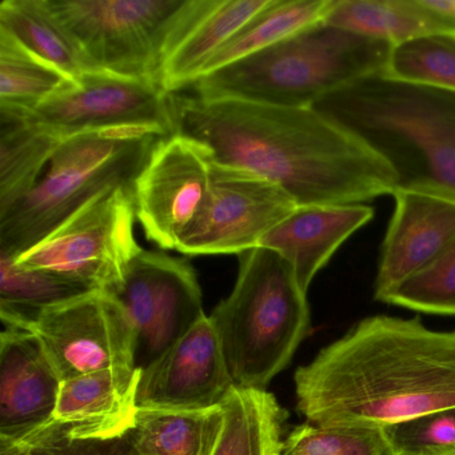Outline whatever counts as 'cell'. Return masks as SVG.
Instances as JSON below:
<instances>
[{
  "label": "cell",
  "mask_w": 455,
  "mask_h": 455,
  "mask_svg": "<svg viewBox=\"0 0 455 455\" xmlns=\"http://www.w3.org/2000/svg\"><path fill=\"white\" fill-rule=\"evenodd\" d=\"M283 455H390L383 428L303 423L284 439Z\"/></svg>",
  "instance_id": "obj_30"
},
{
  "label": "cell",
  "mask_w": 455,
  "mask_h": 455,
  "mask_svg": "<svg viewBox=\"0 0 455 455\" xmlns=\"http://www.w3.org/2000/svg\"><path fill=\"white\" fill-rule=\"evenodd\" d=\"M170 92L143 79L90 71L30 113V124L60 140L121 127H151L174 135Z\"/></svg>",
  "instance_id": "obj_12"
},
{
  "label": "cell",
  "mask_w": 455,
  "mask_h": 455,
  "mask_svg": "<svg viewBox=\"0 0 455 455\" xmlns=\"http://www.w3.org/2000/svg\"><path fill=\"white\" fill-rule=\"evenodd\" d=\"M223 423L222 407L138 409L129 431L138 455H212Z\"/></svg>",
  "instance_id": "obj_23"
},
{
  "label": "cell",
  "mask_w": 455,
  "mask_h": 455,
  "mask_svg": "<svg viewBox=\"0 0 455 455\" xmlns=\"http://www.w3.org/2000/svg\"><path fill=\"white\" fill-rule=\"evenodd\" d=\"M271 0H209L190 30L166 60L162 86L170 94L193 86L207 63Z\"/></svg>",
  "instance_id": "obj_19"
},
{
  "label": "cell",
  "mask_w": 455,
  "mask_h": 455,
  "mask_svg": "<svg viewBox=\"0 0 455 455\" xmlns=\"http://www.w3.org/2000/svg\"><path fill=\"white\" fill-rule=\"evenodd\" d=\"M87 73L162 84L167 58L209 0H46ZM164 87V86H162Z\"/></svg>",
  "instance_id": "obj_7"
},
{
  "label": "cell",
  "mask_w": 455,
  "mask_h": 455,
  "mask_svg": "<svg viewBox=\"0 0 455 455\" xmlns=\"http://www.w3.org/2000/svg\"><path fill=\"white\" fill-rule=\"evenodd\" d=\"M323 22L393 46L431 34H454L422 0H334Z\"/></svg>",
  "instance_id": "obj_21"
},
{
  "label": "cell",
  "mask_w": 455,
  "mask_h": 455,
  "mask_svg": "<svg viewBox=\"0 0 455 455\" xmlns=\"http://www.w3.org/2000/svg\"><path fill=\"white\" fill-rule=\"evenodd\" d=\"M234 386L217 330L210 316H204L142 370L138 409H212Z\"/></svg>",
  "instance_id": "obj_15"
},
{
  "label": "cell",
  "mask_w": 455,
  "mask_h": 455,
  "mask_svg": "<svg viewBox=\"0 0 455 455\" xmlns=\"http://www.w3.org/2000/svg\"><path fill=\"white\" fill-rule=\"evenodd\" d=\"M395 210L380 251L375 299L433 263L455 241V199L396 191Z\"/></svg>",
  "instance_id": "obj_16"
},
{
  "label": "cell",
  "mask_w": 455,
  "mask_h": 455,
  "mask_svg": "<svg viewBox=\"0 0 455 455\" xmlns=\"http://www.w3.org/2000/svg\"><path fill=\"white\" fill-rule=\"evenodd\" d=\"M20 329L38 338L62 382L135 366L137 330L110 292L95 290L55 303Z\"/></svg>",
  "instance_id": "obj_9"
},
{
  "label": "cell",
  "mask_w": 455,
  "mask_h": 455,
  "mask_svg": "<svg viewBox=\"0 0 455 455\" xmlns=\"http://www.w3.org/2000/svg\"><path fill=\"white\" fill-rule=\"evenodd\" d=\"M170 103L174 134L275 183L298 207L362 204L395 190L385 162L314 108L175 94Z\"/></svg>",
  "instance_id": "obj_1"
},
{
  "label": "cell",
  "mask_w": 455,
  "mask_h": 455,
  "mask_svg": "<svg viewBox=\"0 0 455 455\" xmlns=\"http://www.w3.org/2000/svg\"><path fill=\"white\" fill-rule=\"evenodd\" d=\"M212 156L201 143L174 134L164 138L134 183L135 212L148 241L177 250L204 206Z\"/></svg>",
  "instance_id": "obj_13"
},
{
  "label": "cell",
  "mask_w": 455,
  "mask_h": 455,
  "mask_svg": "<svg viewBox=\"0 0 455 455\" xmlns=\"http://www.w3.org/2000/svg\"><path fill=\"white\" fill-rule=\"evenodd\" d=\"M0 30L76 82L87 73L78 47L50 12L46 0H4Z\"/></svg>",
  "instance_id": "obj_25"
},
{
  "label": "cell",
  "mask_w": 455,
  "mask_h": 455,
  "mask_svg": "<svg viewBox=\"0 0 455 455\" xmlns=\"http://www.w3.org/2000/svg\"><path fill=\"white\" fill-rule=\"evenodd\" d=\"M81 284L0 254V316L4 326L25 327L44 308L89 292Z\"/></svg>",
  "instance_id": "obj_27"
},
{
  "label": "cell",
  "mask_w": 455,
  "mask_h": 455,
  "mask_svg": "<svg viewBox=\"0 0 455 455\" xmlns=\"http://www.w3.org/2000/svg\"><path fill=\"white\" fill-rule=\"evenodd\" d=\"M423 4L442 18L455 34V0H422Z\"/></svg>",
  "instance_id": "obj_33"
},
{
  "label": "cell",
  "mask_w": 455,
  "mask_h": 455,
  "mask_svg": "<svg viewBox=\"0 0 455 455\" xmlns=\"http://www.w3.org/2000/svg\"><path fill=\"white\" fill-rule=\"evenodd\" d=\"M26 450L28 455H138L129 433L119 438L94 439V441L60 439V441L44 442Z\"/></svg>",
  "instance_id": "obj_32"
},
{
  "label": "cell",
  "mask_w": 455,
  "mask_h": 455,
  "mask_svg": "<svg viewBox=\"0 0 455 455\" xmlns=\"http://www.w3.org/2000/svg\"><path fill=\"white\" fill-rule=\"evenodd\" d=\"M60 383L38 338L28 330L4 326L0 337V442L20 441L47 422Z\"/></svg>",
  "instance_id": "obj_17"
},
{
  "label": "cell",
  "mask_w": 455,
  "mask_h": 455,
  "mask_svg": "<svg viewBox=\"0 0 455 455\" xmlns=\"http://www.w3.org/2000/svg\"><path fill=\"white\" fill-rule=\"evenodd\" d=\"M297 207L275 183L212 159L204 206L177 250L186 255L241 254L259 246Z\"/></svg>",
  "instance_id": "obj_10"
},
{
  "label": "cell",
  "mask_w": 455,
  "mask_h": 455,
  "mask_svg": "<svg viewBox=\"0 0 455 455\" xmlns=\"http://www.w3.org/2000/svg\"><path fill=\"white\" fill-rule=\"evenodd\" d=\"M334 0H271L207 63L201 78L323 22ZM199 78V79H201Z\"/></svg>",
  "instance_id": "obj_24"
},
{
  "label": "cell",
  "mask_w": 455,
  "mask_h": 455,
  "mask_svg": "<svg viewBox=\"0 0 455 455\" xmlns=\"http://www.w3.org/2000/svg\"><path fill=\"white\" fill-rule=\"evenodd\" d=\"M135 218L134 188H110L15 262L49 271L90 291H110L143 250L135 239Z\"/></svg>",
  "instance_id": "obj_8"
},
{
  "label": "cell",
  "mask_w": 455,
  "mask_h": 455,
  "mask_svg": "<svg viewBox=\"0 0 455 455\" xmlns=\"http://www.w3.org/2000/svg\"><path fill=\"white\" fill-rule=\"evenodd\" d=\"M76 84L0 30V108L30 113Z\"/></svg>",
  "instance_id": "obj_26"
},
{
  "label": "cell",
  "mask_w": 455,
  "mask_h": 455,
  "mask_svg": "<svg viewBox=\"0 0 455 455\" xmlns=\"http://www.w3.org/2000/svg\"><path fill=\"white\" fill-rule=\"evenodd\" d=\"M142 370L116 367L60 383L54 411L47 422L12 443L22 449L44 442L94 441L126 435L135 425Z\"/></svg>",
  "instance_id": "obj_14"
},
{
  "label": "cell",
  "mask_w": 455,
  "mask_h": 455,
  "mask_svg": "<svg viewBox=\"0 0 455 455\" xmlns=\"http://www.w3.org/2000/svg\"><path fill=\"white\" fill-rule=\"evenodd\" d=\"M238 257L235 286L210 319L235 385L266 390L310 329L307 292L274 250L259 246Z\"/></svg>",
  "instance_id": "obj_6"
},
{
  "label": "cell",
  "mask_w": 455,
  "mask_h": 455,
  "mask_svg": "<svg viewBox=\"0 0 455 455\" xmlns=\"http://www.w3.org/2000/svg\"><path fill=\"white\" fill-rule=\"evenodd\" d=\"M62 140L18 111L0 108V215L36 188Z\"/></svg>",
  "instance_id": "obj_22"
},
{
  "label": "cell",
  "mask_w": 455,
  "mask_h": 455,
  "mask_svg": "<svg viewBox=\"0 0 455 455\" xmlns=\"http://www.w3.org/2000/svg\"><path fill=\"white\" fill-rule=\"evenodd\" d=\"M393 44L321 22L193 84L202 100L313 108L337 90L385 73Z\"/></svg>",
  "instance_id": "obj_4"
},
{
  "label": "cell",
  "mask_w": 455,
  "mask_h": 455,
  "mask_svg": "<svg viewBox=\"0 0 455 455\" xmlns=\"http://www.w3.org/2000/svg\"><path fill=\"white\" fill-rule=\"evenodd\" d=\"M390 455H455V409L383 427Z\"/></svg>",
  "instance_id": "obj_31"
},
{
  "label": "cell",
  "mask_w": 455,
  "mask_h": 455,
  "mask_svg": "<svg viewBox=\"0 0 455 455\" xmlns=\"http://www.w3.org/2000/svg\"><path fill=\"white\" fill-rule=\"evenodd\" d=\"M372 218L374 209L366 204L299 206L275 226L259 246L281 254L292 266L300 287L307 292L316 274L343 242Z\"/></svg>",
  "instance_id": "obj_18"
},
{
  "label": "cell",
  "mask_w": 455,
  "mask_h": 455,
  "mask_svg": "<svg viewBox=\"0 0 455 455\" xmlns=\"http://www.w3.org/2000/svg\"><path fill=\"white\" fill-rule=\"evenodd\" d=\"M297 409L321 426L383 428L455 409V330L375 315L294 375Z\"/></svg>",
  "instance_id": "obj_2"
},
{
  "label": "cell",
  "mask_w": 455,
  "mask_h": 455,
  "mask_svg": "<svg viewBox=\"0 0 455 455\" xmlns=\"http://www.w3.org/2000/svg\"><path fill=\"white\" fill-rule=\"evenodd\" d=\"M220 407L223 423L212 455H283L287 414L273 394L235 385Z\"/></svg>",
  "instance_id": "obj_20"
},
{
  "label": "cell",
  "mask_w": 455,
  "mask_h": 455,
  "mask_svg": "<svg viewBox=\"0 0 455 455\" xmlns=\"http://www.w3.org/2000/svg\"><path fill=\"white\" fill-rule=\"evenodd\" d=\"M316 113L382 159L396 191L455 199V92L372 74L326 95Z\"/></svg>",
  "instance_id": "obj_3"
},
{
  "label": "cell",
  "mask_w": 455,
  "mask_h": 455,
  "mask_svg": "<svg viewBox=\"0 0 455 455\" xmlns=\"http://www.w3.org/2000/svg\"><path fill=\"white\" fill-rule=\"evenodd\" d=\"M167 137L151 127H121L63 140L36 188L0 215V254L17 259L103 191L134 188Z\"/></svg>",
  "instance_id": "obj_5"
},
{
  "label": "cell",
  "mask_w": 455,
  "mask_h": 455,
  "mask_svg": "<svg viewBox=\"0 0 455 455\" xmlns=\"http://www.w3.org/2000/svg\"><path fill=\"white\" fill-rule=\"evenodd\" d=\"M137 330L135 366L143 370L204 318L196 270L188 260L142 250L111 289Z\"/></svg>",
  "instance_id": "obj_11"
},
{
  "label": "cell",
  "mask_w": 455,
  "mask_h": 455,
  "mask_svg": "<svg viewBox=\"0 0 455 455\" xmlns=\"http://www.w3.org/2000/svg\"><path fill=\"white\" fill-rule=\"evenodd\" d=\"M385 73L455 92V34H431L394 46Z\"/></svg>",
  "instance_id": "obj_28"
},
{
  "label": "cell",
  "mask_w": 455,
  "mask_h": 455,
  "mask_svg": "<svg viewBox=\"0 0 455 455\" xmlns=\"http://www.w3.org/2000/svg\"><path fill=\"white\" fill-rule=\"evenodd\" d=\"M377 299L420 313L455 315V241L427 267Z\"/></svg>",
  "instance_id": "obj_29"
}]
</instances>
